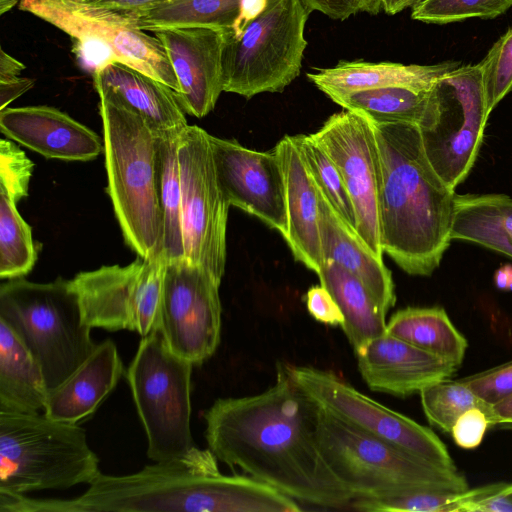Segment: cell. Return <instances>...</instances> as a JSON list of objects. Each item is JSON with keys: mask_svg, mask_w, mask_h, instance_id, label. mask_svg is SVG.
Returning a JSON list of instances; mask_svg holds the SVG:
<instances>
[{"mask_svg": "<svg viewBox=\"0 0 512 512\" xmlns=\"http://www.w3.org/2000/svg\"><path fill=\"white\" fill-rule=\"evenodd\" d=\"M319 406L279 365L265 391L217 399L204 413L205 438L218 461L300 504L350 509L354 496L326 464L318 445Z\"/></svg>", "mask_w": 512, "mask_h": 512, "instance_id": "cell-1", "label": "cell"}, {"mask_svg": "<svg viewBox=\"0 0 512 512\" xmlns=\"http://www.w3.org/2000/svg\"><path fill=\"white\" fill-rule=\"evenodd\" d=\"M299 504L246 474H221L211 450L197 446L133 474L100 473L86 492L73 499L0 495V512H299Z\"/></svg>", "mask_w": 512, "mask_h": 512, "instance_id": "cell-2", "label": "cell"}, {"mask_svg": "<svg viewBox=\"0 0 512 512\" xmlns=\"http://www.w3.org/2000/svg\"><path fill=\"white\" fill-rule=\"evenodd\" d=\"M371 123L381 159L383 252L406 273L429 276L452 240L455 190L430 164L416 124Z\"/></svg>", "mask_w": 512, "mask_h": 512, "instance_id": "cell-3", "label": "cell"}, {"mask_svg": "<svg viewBox=\"0 0 512 512\" xmlns=\"http://www.w3.org/2000/svg\"><path fill=\"white\" fill-rule=\"evenodd\" d=\"M107 193L125 243L143 259L162 254L158 138L137 115L100 98Z\"/></svg>", "mask_w": 512, "mask_h": 512, "instance_id": "cell-4", "label": "cell"}, {"mask_svg": "<svg viewBox=\"0 0 512 512\" xmlns=\"http://www.w3.org/2000/svg\"><path fill=\"white\" fill-rule=\"evenodd\" d=\"M317 439L326 464L354 500L387 498L418 490L463 492L469 488L458 470L421 459L351 426L321 407Z\"/></svg>", "mask_w": 512, "mask_h": 512, "instance_id": "cell-5", "label": "cell"}, {"mask_svg": "<svg viewBox=\"0 0 512 512\" xmlns=\"http://www.w3.org/2000/svg\"><path fill=\"white\" fill-rule=\"evenodd\" d=\"M4 321L39 364L51 393L93 353L97 345L83 319L71 280L49 283L24 278L0 286Z\"/></svg>", "mask_w": 512, "mask_h": 512, "instance_id": "cell-6", "label": "cell"}, {"mask_svg": "<svg viewBox=\"0 0 512 512\" xmlns=\"http://www.w3.org/2000/svg\"><path fill=\"white\" fill-rule=\"evenodd\" d=\"M99 459L85 430L38 413L0 411V491L23 494L91 484Z\"/></svg>", "mask_w": 512, "mask_h": 512, "instance_id": "cell-7", "label": "cell"}, {"mask_svg": "<svg viewBox=\"0 0 512 512\" xmlns=\"http://www.w3.org/2000/svg\"><path fill=\"white\" fill-rule=\"evenodd\" d=\"M311 12L302 0H259L237 29H226L223 91L251 98L281 92L300 74Z\"/></svg>", "mask_w": 512, "mask_h": 512, "instance_id": "cell-8", "label": "cell"}, {"mask_svg": "<svg viewBox=\"0 0 512 512\" xmlns=\"http://www.w3.org/2000/svg\"><path fill=\"white\" fill-rule=\"evenodd\" d=\"M193 364L175 354L161 331L142 337L128 371L133 400L154 462L185 455L196 445L191 428Z\"/></svg>", "mask_w": 512, "mask_h": 512, "instance_id": "cell-9", "label": "cell"}, {"mask_svg": "<svg viewBox=\"0 0 512 512\" xmlns=\"http://www.w3.org/2000/svg\"><path fill=\"white\" fill-rule=\"evenodd\" d=\"M19 9L74 39L77 55L93 72L120 62L165 83L176 93L180 91L161 42L135 27L123 13L76 0H21Z\"/></svg>", "mask_w": 512, "mask_h": 512, "instance_id": "cell-10", "label": "cell"}, {"mask_svg": "<svg viewBox=\"0 0 512 512\" xmlns=\"http://www.w3.org/2000/svg\"><path fill=\"white\" fill-rule=\"evenodd\" d=\"M489 115L479 63L459 65L431 87L417 126L430 164L450 189L471 171Z\"/></svg>", "mask_w": 512, "mask_h": 512, "instance_id": "cell-11", "label": "cell"}, {"mask_svg": "<svg viewBox=\"0 0 512 512\" xmlns=\"http://www.w3.org/2000/svg\"><path fill=\"white\" fill-rule=\"evenodd\" d=\"M184 258L221 283L226 263L227 203L217 180L209 134L188 125L178 137Z\"/></svg>", "mask_w": 512, "mask_h": 512, "instance_id": "cell-12", "label": "cell"}, {"mask_svg": "<svg viewBox=\"0 0 512 512\" xmlns=\"http://www.w3.org/2000/svg\"><path fill=\"white\" fill-rule=\"evenodd\" d=\"M166 258L141 257L126 266L109 265L71 279L85 323L145 337L159 329Z\"/></svg>", "mask_w": 512, "mask_h": 512, "instance_id": "cell-13", "label": "cell"}, {"mask_svg": "<svg viewBox=\"0 0 512 512\" xmlns=\"http://www.w3.org/2000/svg\"><path fill=\"white\" fill-rule=\"evenodd\" d=\"M285 368L334 417L437 466L457 470L446 445L428 427L376 402L334 372L287 364Z\"/></svg>", "mask_w": 512, "mask_h": 512, "instance_id": "cell-14", "label": "cell"}, {"mask_svg": "<svg viewBox=\"0 0 512 512\" xmlns=\"http://www.w3.org/2000/svg\"><path fill=\"white\" fill-rule=\"evenodd\" d=\"M220 284L185 258L166 261L159 330L169 348L193 365L207 361L220 343Z\"/></svg>", "mask_w": 512, "mask_h": 512, "instance_id": "cell-15", "label": "cell"}, {"mask_svg": "<svg viewBox=\"0 0 512 512\" xmlns=\"http://www.w3.org/2000/svg\"><path fill=\"white\" fill-rule=\"evenodd\" d=\"M311 136L343 178L355 211L357 235L382 259L379 219L382 171L371 121L362 113L344 109L331 115Z\"/></svg>", "mask_w": 512, "mask_h": 512, "instance_id": "cell-16", "label": "cell"}, {"mask_svg": "<svg viewBox=\"0 0 512 512\" xmlns=\"http://www.w3.org/2000/svg\"><path fill=\"white\" fill-rule=\"evenodd\" d=\"M220 189L231 206L256 216L283 238L287 234L284 175L274 150L258 152L234 139L209 134Z\"/></svg>", "mask_w": 512, "mask_h": 512, "instance_id": "cell-17", "label": "cell"}, {"mask_svg": "<svg viewBox=\"0 0 512 512\" xmlns=\"http://www.w3.org/2000/svg\"><path fill=\"white\" fill-rule=\"evenodd\" d=\"M153 33L179 82L176 96L182 109L197 118L206 116L223 92L222 52L226 29L173 27Z\"/></svg>", "mask_w": 512, "mask_h": 512, "instance_id": "cell-18", "label": "cell"}, {"mask_svg": "<svg viewBox=\"0 0 512 512\" xmlns=\"http://www.w3.org/2000/svg\"><path fill=\"white\" fill-rule=\"evenodd\" d=\"M369 389L405 398L449 379L458 369L442 358L384 333L355 352Z\"/></svg>", "mask_w": 512, "mask_h": 512, "instance_id": "cell-19", "label": "cell"}, {"mask_svg": "<svg viewBox=\"0 0 512 512\" xmlns=\"http://www.w3.org/2000/svg\"><path fill=\"white\" fill-rule=\"evenodd\" d=\"M0 129L9 139L46 158L89 161L103 151V140L68 114L37 105L0 111Z\"/></svg>", "mask_w": 512, "mask_h": 512, "instance_id": "cell-20", "label": "cell"}, {"mask_svg": "<svg viewBox=\"0 0 512 512\" xmlns=\"http://www.w3.org/2000/svg\"><path fill=\"white\" fill-rule=\"evenodd\" d=\"M92 74L99 98L140 117L157 137H178L188 126L176 92L165 83L120 62Z\"/></svg>", "mask_w": 512, "mask_h": 512, "instance_id": "cell-21", "label": "cell"}, {"mask_svg": "<svg viewBox=\"0 0 512 512\" xmlns=\"http://www.w3.org/2000/svg\"><path fill=\"white\" fill-rule=\"evenodd\" d=\"M285 181L287 234L284 237L295 259L319 274L323 266L319 230V198L293 136H284L273 148Z\"/></svg>", "mask_w": 512, "mask_h": 512, "instance_id": "cell-22", "label": "cell"}, {"mask_svg": "<svg viewBox=\"0 0 512 512\" xmlns=\"http://www.w3.org/2000/svg\"><path fill=\"white\" fill-rule=\"evenodd\" d=\"M318 198L323 263L333 261L358 278L387 314L396 303L391 271L343 221L319 189Z\"/></svg>", "mask_w": 512, "mask_h": 512, "instance_id": "cell-23", "label": "cell"}, {"mask_svg": "<svg viewBox=\"0 0 512 512\" xmlns=\"http://www.w3.org/2000/svg\"><path fill=\"white\" fill-rule=\"evenodd\" d=\"M123 370L115 343L104 340L64 383L49 393L44 414L69 423L87 418L115 388Z\"/></svg>", "mask_w": 512, "mask_h": 512, "instance_id": "cell-24", "label": "cell"}, {"mask_svg": "<svg viewBox=\"0 0 512 512\" xmlns=\"http://www.w3.org/2000/svg\"><path fill=\"white\" fill-rule=\"evenodd\" d=\"M459 65L457 61L429 65L340 61L334 67L307 73V77L333 101L352 92L391 86L430 89L442 75Z\"/></svg>", "mask_w": 512, "mask_h": 512, "instance_id": "cell-25", "label": "cell"}, {"mask_svg": "<svg viewBox=\"0 0 512 512\" xmlns=\"http://www.w3.org/2000/svg\"><path fill=\"white\" fill-rule=\"evenodd\" d=\"M48 395L39 364L0 320V411L38 413L45 409Z\"/></svg>", "mask_w": 512, "mask_h": 512, "instance_id": "cell-26", "label": "cell"}, {"mask_svg": "<svg viewBox=\"0 0 512 512\" xmlns=\"http://www.w3.org/2000/svg\"><path fill=\"white\" fill-rule=\"evenodd\" d=\"M318 276L344 316L341 327L354 352L386 333V314L358 278L333 261L324 262Z\"/></svg>", "mask_w": 512, "mask_h": 512, "instance_id": "cell-27", "label": "cell"}, {"mask_svg": "<svg viewBox=\"0 0 512 512\" xmlns=\"http://www.w3.org/2000/svg\"><path fill=\"white\" fill-rule=\"evenodd\" d=\"M386 333L434 354L457 368L468 347L464 335L442 307H407L395 312Z\"/></svg>", "mask_w": 512, "mask_h": 512, "instance_id": "cell-28", "label": "cell"}, {"mask_svg": "<svg viewBox=\"0 0 512 512\" xmlns=\"http://www.w3.org/2000/svg\"><path fill=\"white\" fill-rule=\"evenodd\" d=\"M512 237V199L504 194L455 195L451 239L506 254Z\"/></svg>", "mask_w": 512, "mask_h": 512, "instance_id": "cell-29", "label": "cell"}, {"mask_svg": "<svg viewBox=\"0 0 512 512\" xmlns=\"http://www.w3.org/2000/svg\"><path fill=\"white\" fill-rule=\"evenodd\" d=\"M252 0H168L121 12L138 29L154 32L173 27L235 28Z\"/></svg>", "mask_w": 512, "mask_h": 512, "instance_id": "cell-30", "label": "cell"}, {"mask_svg": "<svg viewBox=\"0 0 512 512\" xmlns=\"http://www.w3.org/2000/svg\"><path fill=\"white\" fill-rule=\"evenodd\" d=\"M430 89L391 86L352 92L333 101L346 110L364 114L373 122L418 125L425 112Z\"/></svg>", "mask_w": 512, "mask_h": 512, "instance_id": "cell-31", "label": "cell"}, {"mask_svg": "<svg viewBox=\"0 0 512 512\" xmlns=\"http://www.w3.org/2000/svg\"><path fill=\"white\" fill-rule=\"evenodd\" d=\"M178 137L158 138V192L162 213V254L166 261L184 258L181 181L177 157Z\"/></svg>", "mask_w": 512, "mask_h": 512, "instance_id": "cell-32", "label": "cell"}, {"mask_svg": "<svg viewBox=\"0 0 512 512\" xmlns=\"http://www.w3.org/2000/svg\"><path fill=\"white\" fill-rule=\"evenodd\" d=\"M16 204L0 192V277L23 278L34 267L41 244L32 238V229L19 214Z\"/></svg>", "mask_w": 512, "mask_h": 512, "instance_id": "cell-33", "label": "cell"}, {"mask_svg": "<svg viewBox=\"0 0 512 512\" xmlns=\"http://www.w3.org/2000/svg\"><path fill=\"white\" fill-rule=\"evenodd\" d=\"M419 394L428 422L445 433H451L455 421L462 413L475 407L484 410L495 426L492 406L477 396L462 379L437 382Z\"/></svg>", "mask_w": 512, "mask_h": 512, "instance_id": "cell-34", "label": "cell"}, {"mask_svg": "<svg viewBox=\"0 0 512 512\" xmlns=\"http://www.w3.org/2000/svg\"><path fill=\"white\" fill-rule=\"evenodd\" d=\"M293 138L317 188L336 213L356 233L354 207L338 168L311 134H299Z\"/></svg>", "mask_w": 512, "mask_h": 512, "instance_id": "cell-35", "label": "cell"}, {"mask_svg": "<svg viewBox=\"0 0 512 512\" xmlns=\"http://www.w3.org/2000/svg\"><path fill=\"white\" fill-rule=\"evenodd\" d=\"M511 7L512 0H423L412 8L411 18L448 24L470 18L493 19Z\"/></svg>", "mask_w": 512, "mask_h": 512, "instance_id": "cell-36", "label": "cell"}, {"mask_svg": "<svg viewBox=\"0 0 512 512\" xmlns=\"http://www.w3.org/2000/svg\"><path fill=\"white\" fill-rule=\"evenodd\" d=\"M460 492L418 490L402 495L356 499L351 510L367 512H457V495Z\"/></svg>", "mask_w": 512, "mask_h": 512, "instance_id": "cell-37", "label": "cell"}, {"mask_svg": "<svg viewBox=\"0 0 512 512\" xmlns=\"http://www.w3.org/2000/svg\"><path fill=\"white\" fill-rule=\"evenodd\" d=\"M489 113L512 89V25L479 63Z\"/></svg>", "mask_w": 512, "mask_h": 512, "instance_id": "cell-38", "label": "cell"}, {"mask_svg": "<svg viewBox=\"0 0 512 512\" xmlns=\"http://www.w3.org/2000/svg\"><path fill=\"white\" fill-rule=\"evenodd\" d=\"M33 162L11 140L0 141V192L17 203L28 195Z\"/></svg>", "mask_w": 512, "mask_h": 512, "instance_id": "cell-39", "label": "cell"}, {"mask_svg": "<svg viewBox=\"0 0 512 512\" xmlns=\"http://www.w3.org/2000/svg\"><path fill=\"white\" fill-rule=\"evenodd\" d=\"M512 483L468 488L457 495V512H512Z\"/></svg>", "mask_w": 512, "mask_h": 512, "instance_id": "cell-40", "label": "cell"}, {"mask_svg": "<svg viewBox=\"0 0 512 512\" xmlns=\"http://www.w3.org/2000/svg\"><path fill=\"white\" fill-rule=\"evenodd\" d=\"M462 380L484 402L493 406L512 394V361Z\"/></svg>", "mask_w": 512, "mask_h": 512, "instance_id": "cell-41", "label": "cell"}, {"mask_svg": "<svg viewBox=\"0 0 512 512\" xmlns=\"http://www.w3.org/2000/svg\"><path fill=\"white\" fill-rule=\"evenodd\" d=\"M493 426L489 415L481 408L475 407L462 413L455 421L451 436L461 448L478 447L489 427Z\"/></svg>", "mask_w": 512, "mask_h": 512, "instance_id": "cell-42", "label": "cell"}, {"mask_svg": "<svg viewBox=\"0 0 512 512\" xmlns=\"http://www.w3.org/2000/svg\"><path fill=\"white\" fill-rule=\"evenodd\" d=\"M306 308L317 321L328 325H341L344 316L330 292L321 284L312 286L306 293Z\"/></svg>", "mask_w": 512, "mask_h": 512, "instance_id": "cell-43", "label": "cell"}, {"mask_svg": "<svg viewBox=\"0 0 512 512\" xmlns=\"http://www.w3.org/2000/svg\"><path fill=\"white\" fill-rule=\"evenodd\" d=\"M310 12L318 11L331 19L345 20L360 11L361 0H302Z\"/></svg>", "mask_w": 512, "mask_h": 512, "instance_id": "cell-44", "label": "cell"}, {"mask_svg": "<svg viewBox=\"0 0 512 512\" xmlns=\"http://www.w3.org/2000/svg\"><path fill=\"white\" fill-rule=\"evenodd\" d=\"M34 80L27 77H14L0 80V111L8 107L13 100L30 90Z\"/></svg>", "mask_w": 512, "mask_h": 512, "instance_id": "cell-45", "label": "cell"}, {"mask_svg": "<svg viewBox=\"0 0 512 512\" xmlns=\"http://www.w3.org/2000/svg\"><path fill=\"white\" fill-rule=\"evenodd\" d=\"M89 5L118 12H130L144 9L168 0H76Z\"/></svg>", "mask_w": 512, "mask_h": 512, "instance_id": "cell-46", "label": "cell"}, {"mask_svg": "<svg viewBox=\"0 0 512 512\" xmlns=\"http://www.w3.org/2000/svg\"><path fill=\"white\" fill-rule=\"evenodd\" d=\"M25 68L22 62L0 49V80L19 77Z\"/></svg>", "mask_w": 512, "mask_h": 512, "instance_id": "cell-47", "label": "cell"}, {"mask_svg": "<svg viewBox=\"0 0 512 512\" xmlns=\"http://www.w3.org/2000/svg\"><path fill=\"white\" fill-rule=\"evenodd\" d=\"M495 425L512 427V394L492 406Z\"/></svg>", "mask_w": 512, "mask_h": 512, "instance_id": "cell-48", "label": "cell"}, {"mask_svg": "<svg viewBox=\"0 0 512 512\" xmlns=\"http://www.w3.org/2000/svg\"><path fill=\"white\" fill-rule=\"evenodd\" d=\"M495 286L502 291H512V265L500 267L494 274Z\"/></svg>", "mask_w": 512, "mask_h": 512, "instance_id": "cell-49", "label": "cell"}, {"mask_svg": "<svg viewBox=\"0 0 512 512\" xmlns=\"http://www.w3.org/2000/svg\"><path fill=\"white\" fill-rule=\"evenodd\" d=\"M423 0H383L382 10L388 15H395L407 8H413Z\"/></svg>", "mask_w": 512, "mask_h": 512, "instance_id": "cell-50", "label": "cell"}, {"mask_svg": "<svg viewBox=\"0 0 512 512\" xmlns=\"http://www.w3.org/2000/svg\"><path fill=\"white\" fill-rule=\"evenodd\" d=\"M383 0H361L360 11L376 15L382 10Z\"/></svg>", "mask_w": 512, "mask_h": 512, "instance_id": "cell-51", "label": "cell"}, {"mask_svg": "<svg viewBox=\"0 0 512 512\" xmlns=\"http://www.w3.org/2000/svg\"><path fill=\"white\" fill-rule=\"evenodd\" d=\"M21 0H0V15L10 11Z\"/></svg>", "mask_w": 512, "mask_h": 512, "instance_id": "cell-52", "label": "cell"}, {"mask_svg": "<svg viewBox=\"0 0 512 512\" xmlns=\"http://www.w3.org/2000/svg\"><path fill=\"white\" fill-rule=\"evenodd\" d=\"M505 255L512 258V237L509 240L508 248Z\"/></svg>", "mask_w": 512, "mask_h": 512, "instance_id": "cell-53", "label": "cell"}, {"mask_svg": "<svg viewBox=\"0 0 512 512\" xmlns=\"http://www.w3.org/2000/svg\"><path fill=\"white\" fill-rule=\"evenodd\" d=\"M511 490H512V486H511Z\"/></svg>", "mask_w": 512, "mask_h": 512, "instance_id": "cell-54", "label": "cell"}]
</instances>
